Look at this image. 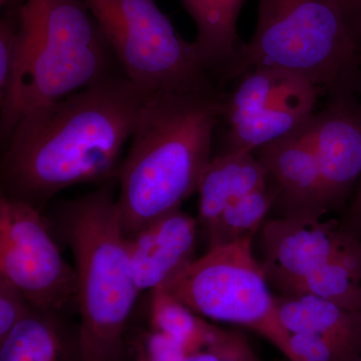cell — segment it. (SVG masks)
<instances>
[{
	"label": "cell",
	"mask_w": 361,
	"mask_h": 361,
	"mask_svg": "<svg viewBox=\"0 0 361 361\" xmlns=\"http://www.w3.org/2000/svg\"><path fill=\"white\" fill-rule=\"evenodd\" d=\"M147 96L118 75L26 114L2 142L1 195L42 210L61 190L116 177Z\"/></svg>",
	"instance_id": "cell-1"
},
{
	"label": "cell",
	"mask_w": 361,
	"mask_h": 361,
	"mask_svg": "<svg viewBox=\"0 0 361 361\" xmlns=\"http://www.w3.org/2000/svg\"><path fill=\"white\" fill-rule=\"evenodd\" d=\"M225 90L148 94L116 177L123 232L134 236L151 221L180 208L212 160L214 130Z\"/></svg>",
	"instance_id": "cell-2"
},
{
	"label": "cell",
	"mask_w": 361,
	"mask_h": 361,
	"mask_svg": "<svg viewBox=\"0 0 361 361\" xmlns=\"http://www.w3.org/2000/svg\"><path fill=\"white\" fill-rule=\"evenodd\" d=\"M111 183L61 204L59 224L77 275L78 338L84 361H120L140 294Z\"/></svg>",
	"instance_id": "cell-3"
},
{
	"label": "cell",
	"mask_w": 361,
	"mask_h": 361,
	"mask_svg": "<svg viewBox=\"0 0 361 361\" xmlns=\"http://www.w3.org/2000/svg\"><path fill=\"white\" fill-rule=\"evenodd\" d=\"M20 16V66L0 104L1 142L30 111L123 75L82 0H28Z\"/></svg>",
	"instance_id": "cell-4"
},
{
	"label": "cell",
	"mask_w": 361,
	"mask_h": 361,
	"mask_svg": "<svg viewBox=\"0 0 361 361\" xmlns=\"http://www.w3.org/2000/svg\"><path fill=\"white\" fill-rule=\"evenodd\" d=\"M262 66L304 78L329 101L361 94L360 52L339 0H260L255 32L242 45L225 87Z\"/></svg>",
	"instance_id": "cell-5"
},
{
	"label": "cell",
	"mask_w": 361,
	"mask_h": 361,
	"mask_svg": "<svg viewBox=\"0 0 361 361\" xmlns=\"http://www.w3.org/2000/svg\"><path fill=\"white\" fill-rule=\"evenodd\" d=\"M123 75L146 94L222 90L154 0H82Z\"/></svg>",
	"instance_id": "cell-6"
},
{
	"label": "cell",
	"mask_w": 361,
	"mask_h": 361,
	"mask_svg": "<svg viewBox=\"0 0 361 361\" xmlns=\"http://www.w3.org/2000/svg\"><path fill=\"white\" fill-rule=\"evenodd\" d=\"M252 240L210 248L163 288L207 319L240 325L262 336L289 361H299L271 295Z\"/></svg>",
	"instance_id": "cell-7"
},
{
	"label": "cell",
	"mask_w": 361,
	"mask_h": 361,
	"mask_svg": "<svg viewBox=\"0 0 361 361\" xmlns=\"http://www.w3.org/2000/svg\"><path fill=\"white\" fill-rule=\"evenodd\" d=\"M0 277L33 307L63 312L77 307L75 267L68 265L39 209L0 195Z\"/></svg>",
	"instance_id": "cell-8"
},
{
	"label": "cell",
	"mask_w": 361,
	"mask_h": 361,
	"mask_svg": "<svg viewBox=\"0 0 361 361\" xmlns=\"http://www.w3.org/2000/svg\"><path fill=\"white\" fill-rule=\"evenodd\" d=\"M266 278L284 295L303 278L361 245L337 221L280 217L262 229Z\"/></svg>",
	"instance_id": "cell-9"
},
{
	"label": "cell",
	"mask_w": 361,
	"mask_h": 361,
	"mask_svg": "<svg viewBox=\"0 0 361 361\" xmlns=\"http://www.w3.org/2000/svg\"><path fill=\"white\" fill-rule=\"evenodd\" d=\"M320 183L323 212L341 208L361 176V102L329 101L307 123Z\"/></svg>",
	"instance_id": "cell-10"
},
{
	"label": "cell",
	"mask_w": 361,
	"mask_h": 361,
	"mask_svg": "<svg viewBox=\"0 0 361 361\" xmlns=\"http://www.w3.org/2000/svg\"><path fill=\"white\" fill-rule=\"evenodd\" d=\"M128 239L141 292L165 286L196 260L197 222L180 208L151 221Z\"/></svg>",
	"instance_id": "cell-11"
},
{
	"label": "cell",
	"mask_w": 361,
	"mask_h": 361,
	"mask_svg": "<svg viewBox=\"0 0 361 361\" xmlns=\"http://www.w3.org/2000/svg\"><path fill=\"white\" fill-rule=\"evenodd\" d=\"M306 126L261 147L257 158L277 188L274 206L281 217L320 220L322 183Z\"/></svg>",
	"instance_id": "cell-12"
},
{
	"label": "cell",
	"mask_w": 361,
	"mask_h": 361,
	"mask_svg": "<svg viewBox=\"0 0 361 361\" xmlns=\"http://www.w3.org/2000/svg\"><path fill=\"white\" fill-rule=\"evenodd\" d=\"M322 90L302 80L264 110L229 127L224 153H253L306 125Z\"/></svg>",
	"instance_id": "cell-13"
},
{
	"label": "cell",
	"mask_w": 361,
	"mask_h": 361,
	"mask_svg": "<svg viewBox=\"0 0 361 361\" xmlns=\"http://www.w3.org/2000/svg\"><path fill=\"white\" fill-rule=\"evenodd\" d=\"M267 170L253 153H223L212 158L198 187L199 223L207 233L233 204L266 186Z\"/></svg>",
	"instance_id": "cell-14"
},
{
	"label": "cell",
	"mask_w": 361,
	"mask_h": 361,
	"mask_svg": "<svg viewBox=\"0 0 361 361\" xmlns=\"http://www.w3.org/2000/svg\"><path fill=\"white\" fill-rule=\"evenodd\" d=\"M197 27L194 40L202 63L221 89L244 42L237 23L245 0H180Z\"/></svg>",
	"instance_id": "cell-15"
},
{
	"label": "cell",
	"mask_w": 361,
	"mask_h": 361,
	"mask_svg": "<svg viewBox=\"0 0 361 361\" xmlns=\"http://www.w3.org/2000/svg\"><path fill=\"white\" fill-rule=\"evenodd\" d=\"M0 361H84L78 331L73 336L59 314L33 308L0 341Z\"/></svg>",
	"instance_id": "cell-16"
},
{
	"label": "cell",
	"mask_w": 361,
	"mask_h": 361,
	"mask_svg": "<svg viewBox=\"0 0 361 361\" xmlns=\"http://www.w3.org/2000/svg\"><path fill=\"white\" fill-rule=\"evenodd\" d=\"M280 319L290 334L334 339L361 353V311L312 295L276 297Z\"/></svg>",
	"instance_id": "cell-17"
},
{
	"label": "cell",
	"mask_w": 361,
	"mask_h": 361,
	"mask_svg": "<svg viewBox=\"0 0 361 361\" xmlns=\"http://www.w3.org/2000/svg\"><path fill=\"white\" fill-rule=\"evenodd\" d=\"M276 68H254L237 78L236 87L226 92L222 121L228 128L264 110L300 80Z\"/></svg>",
	"instance_id": "cell-18"
},
{
	"label": "cell",
	"mask_w": 361,
	"mask_h": 361,
	"mask_svg": "<svg viewBox=\"0 0 361 361\" xmlns=\"http://www.w3.org/2000/svg\"><path fill=\"white\" fill-rule=\"evenodd\" d=\"M312 295L361 311V245L303 278L287 296Z\"/></svg>",
	"instance_id": "cell-19"
},
{
	"label": "cell",
	"mask_w": 361,
	"mask_h": 361,
	"mask_svg": "<svg viewBox=\"0 0 361 361\" xmlns=\"http://www.w3.org/2000/svg\"><path fill=\"white\" fill-rule=\"evenodd\" d=\"M153 292L151 307L152 329L165 334L186 351L188 355L205 348L216 331L217 325L206 322L205 318L180 301L163 287Z\"/></svg>",
	"instance_id": "cell-20"
},
{
	"label": "cell",
	"mask_w": 361,
	"mask_h": 361,
	"mask_svg": "<svg viewBox=\"0 0 361 361\" xmlns=\"http://www.w3.org/2000/svg\"><path fill=\"white\" fill-rule=\"evenodd\" d=\"M277 196L276 186L267 184L233 204L206 233L209 249L253 238L266 215L274 207Z\"/></svg>",
	"instance_id": "cell-21"
},
{
	"label": "cell",
	"mask_w": 361,
	"mask_h": 361,
	"mask_svg": "<svg viewBox=\"0 0 361 361\" xmlns=\"http://www.w3.org/2000/svg\"><path fill=\"white\" fill-rule=\"evenodd\" d=\"M21 32L20 11L2 13L0 21V104L13 90L20 66Z\"/></svg>",
	"instance_id": "cell-22"
},
{
	"label": "cell",
	"mask_w": 361,
	"mask_h": 361,
	"mask_svg": "<svg viewBox=\"0 0 361 361\" xmlns=\"http://www.w3.org/2000/svg\"><path fill=\"white\" fill-rule=\"evenodd\" d=\"M183 361L264 360L259 357L242 332L218 326L212 341L205 348L187 355Z\"/></svg>",
	"instance_id": "cell-23"
},
{
	"label": "cell",
	"mask_w": 361,
	"mask_h": 361,
	"mask_svg": "<svg viewBox=\"0 0 361 361\" xmlns=\"http://www.w3.org/2000/svg\"><path fill=\"white\" fill-rule=\"evenodd\" d=\"M33 306L14 285L0 277V341L30 312Z\"/></svg>",
	"instance_id": "cell-24"
},
{
	"label": "cell",
	"mask_w": 361,
	"mask_h": 361,
	"mask_svg": "<svg viewBox=\"0 0 361 361\" xmlns=\"http://www.w3.org/2000/svg\"><path fill=\"white\" fill-rule=\"evenodd\" d=\"M140 355L145 361H183L188 355L177 342L156 330L147 336Z\"/></svg>",
	"instance_id": "cell-25"
},
{
	"label": "cell",
	"mask_w": 361,
	"mask_h": 361,
	"mask_svg": "<svg viewBox=\"0 0 361 361\" xmlns=\"http://www.w3.org/2000/svg\"><path fill=\"white\" fill-rule=\"evenodd\" d=\"M344 23L355 42L358 52L361 51V0H339Z\"/></svg>",
	"instance_id": "cell-26"
},
{
	"label": "cell",
	"mask_w": 361,
	"mask_h": 361,
	"mask_svg": "<svg viewBox=\"0 0 361 361\" xmlns=\"http://www.w3.org/2000/svg\"><path fill=\"white\" fill-rule=\"evenodd\" d=\"M342 226L361 239V176L355 188V196Z\"/></svg>",
	"instance_id": "cell-27"
},
{
	"label": "cell",
	"mask_w": 361,
	"mask_h": 361,
	"mask_svg": "<svg viewBox=\"0 0 361 361\" xmlns=\"http://www.w3.org/2000/svg\"><path fill=\"white\" fill-rule=\"evenodd\" d=\"M27 1L28 0H0V6L4 13H14L20 11Z\"/></svg>",
	"instance_id": "cell-28"
},
{
	"label": "cell",
	"mask_w": 361,
	"mask_h": 361,
	"mask_svg": "<svg viewBox=\"0 0 361 361\" xmlns=\"http://www.w3.org/2000/svg\"><path fill=\"white\" fill-rule=\"evenodd\" d=\"M137 361H145L144 357L139 353V356H137Z\"/></svg>",
	"instance_id": "cell-29"
},
{
	"label": "cell",
	"mask_w": 361,
	"mask_h": 361,
	"mask_svg": "<svg viewBox=\"0 0 361 361\" xmlns=\"http://www.w3.org/2000/svg\"><path fill=\"white\" fill-rule=\"evenodd\" d=\"M360 63H361V51H360Z\"/></svg>",
	"instance_id": "cell-30"
},
{
	"label": "cell",
	"mask_w": 361,
	"mask_h": 361,
	"mask_svg": "<svg viewBox=\"0 0 361 361\" xmlns=\"http://www.w3.org/2000/svg\"><path fill=\"white\" fill-rule=\"evenodd\" d=\"M358 361H361V357L360 358V360H358Z\"/></svg>",
	"instance_id": "cell-31"
}]
</instances>
